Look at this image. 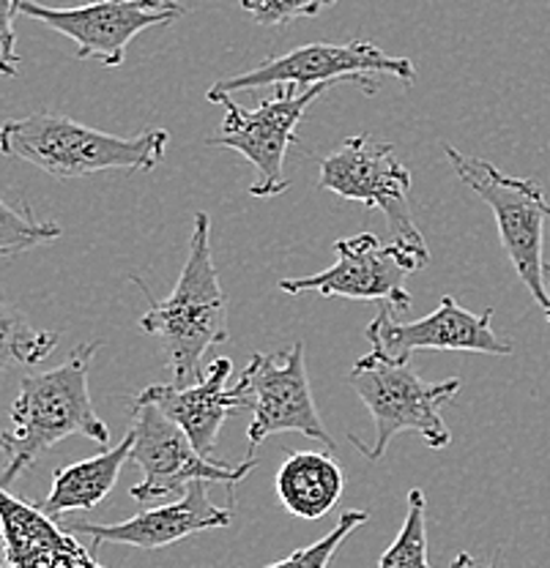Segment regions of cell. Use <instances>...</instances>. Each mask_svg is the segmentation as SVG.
Here are the masks:
<instances>
[{
	"label": "cell",
	"mask_w": 550,
	"mask_h": 568,
	"mask_svg": "<svg viewBox=\"0 0 550 568\" xmlns=\"http://www.w3.org/2000/svg\"><path fill=\"white\" fill-rule=\"evenodd\" d=\"M151 310L140 317V331L157 336L164 364L173 372V386H194L203 381V355L228 342V298L211 254V216L194 213L192 241L176 290L157 301L148 284L132 276Z\"/></svg>",
	"instance_id": "obj_1"
},
{
	"label": "cell",
	"mask_w": 550,
	"mask_h": 568,
	"mask_svg": "<svg viewBox=\"0 0 550 568\" xmlns=\"http://www.w3.org/2000/svg\"><path fill=\"white\" fill-rule=\"evenodd\" d=\"M99 347L102 342H86L56 369L22 375L20 394L11 407L14 432L9 435V462L0 473V487L9 489L28 467L37 465L41 454L72 435L108 446L110 429L93 410L88 390V372Z\"/></svg>",
	"instance_id": "obj_2"
},
{
	"label": "cell",
	"mask_w": 550,
	"mask_h": 568,
	"mask_svg": "<svg viewBox=\"0 0 550 568\" xmlns=\"http://www.w3.org/2000/svg\"><path fill=\"white\" fill-rule=\"evenodd\" d=\"M168 142L164 129L118 138L56 112H31L0 126V153L63 181L97 173H151L164 159Z\"/></svg>",
	"instance_id": "obj_3"
},
{
	"label": "cell",
	"mask_w": 550,
	"mask_h": 568,
	"mask_svg": "<svg viewBox=\"0 0 550 568\" xmlns=\"http://www.w3.org/2000/svg\"><path fill=\"white\" fill-rule=\"evenodd\" d=\"M348 386L357 390L376 424L372 446H364L353 432H348L351 446H357L370 462L383 459L389 443L400 432H417L430 448H447L452 443V432L443 422L441 407L454 399L460 390V377L428 383L408 364L367 353L348 372Z\"/></svg>",
	"instance_id": "obj_4"
},
{
	"label": "cell",
	"mask_w": 550,
	"mask_h": 568,
	"mask_svg": "<svg viewBox=\"0 0 550 568\" xmlns=\"http://www.w3.org/2000/svg\"><path fill=\"white\" fill-rule=\"evenodd\" d=\"M449 164L460 181L493 211L499 224V239L510 257L514 274L526 284L531 298L550 323V295L546 284V224L550 219V203L542 186L531 178L507 175L488 159L460 153L458 148H443Z\"/></svg>",
	"instance_id": "obj_5"
},
{
	"label": "cell",
	"mask_w": 550,
	"mask_h": 568,
	"mask_svg": "<svg viewBox=\"0 0 550 568\" xmlns=\"http://www.w3.org/2000/svg\"><path fill=\"white\" fill-rule=\"evenodd\" d=\"M307 156L318 164V186L342 200H353L387 216L389 233L398 246L411 252L422 265L430 263L428 244L413 224L411 213V170L389 142H376L370 134L342 140L329 156H316L307 145Z\"/></svg>",
	"instance_id": "obj_6"
},
{
	"label": "cell",
	"mask_w": 550,
	"mask_h": 568,
	"mask_svg": "<svg viewBox=\"0 0 550 568\" xmlns=\"http://www.w3.org/2000/svg\"><path fill=\"white\" fill-rule=\"evenodd\" d=\"M389 74L403 85L417 82V69L408 58H398L383 52L372 41H346V44H331V41H316V44L296 47L282 55L266 58L258 67L241 71V74L224 77L214 82L206 99L230 97L236 91H258V88H296V91H310L316 85H334V82H351L359 85L367 97L376 93V80L370 74Z\"/></svg>",
	"instance_id": "obj_7"
},
{
	"label": "cell",
	"mask_w": 550,
	"mask_h": 568,
	"mask_svg": "<svg viewBox=\"0 0 550 568\" xmlns=\"http://www.w3.org/2000/svg\"><path fill=\"white\" fill-rule=\"evenodd\" d=\"M329 88L334 85H316L310 91L280 88L277 97L263 99L256 110L236 104L230 97L211 99V104L222 106L224 118L217 132L206 140V145L241 153L256 168L258 181L250 189L252 197H280L291 189L286 175V156L291 142H299L296 129L310 104L321 99Z\"/></svg>",
	"instance_id": "obj_8"
},
{
	"label": "cell",
	"mask_w": 550,
	"mask_h": 568,
	"mask_svg": "<svg viewBox=\"0 0 550 568\" xmlns=\"http://www.w3.org/2000/svg\"><path fill=\"white\" fill-rule=\"evenodd\" d=\"M129 435H132L129 459L143 470V481L129 489V495L138 503H157L170 495L187 493L189 484L194 481L224 484L233 493V487H239L258 465L256 457L236 467L222 465L220 459L200 457L181 426L170 422L151 402H132Z\"/></svg>",
	"instance_id": "obj_9"
},
{
	"label": "cell",
	"mask_w": 550,
	"mask_h": 568,
	"mask_svg": "<svg viewBox=\"0 0 550 568\" xmlns=\"http://www.w3.org/2000/svg\"><path fill=\"white\" fill-rule=\"evenodd\" d=\"M17 14L44 22L77 44L80 61H99L116 69L127 61L129 41L157 26H173L183 14L176 0H93L74 9H50L37 0L17 3Z\"/></svg>",
	"instance_id": "obj_10"
},
{
	"label": "cell",
	"mask_w": 550,
	"mask_h": 568,
	"mask_svg": "<svg viewBox=\"0 0 550 568\" xmlns=\"http://www.w3.org/2000/svg\"><path fill=\"white\" fill-rule=\"evenodd\" d=\"M334 257L337 263L321 274L280 280V290L288 295L312 290L327 298L376 301V304H387L392 312L411 310L413 298L406 290V276L424 265L403 246L394 241L381 244L378 235L359 233L334 241Z\"/></svg>",
	"instance_id": "obj_11"
},
{
	"label": "cell",
	"mask_w": 550,
	"mask_h": 568,
	"mask_svg": "<svg viewBox=\"0 0 550 568\" xmlns=\"http://www.w3.org/2000/svg\"><path fill=\"white\" fill-rule=\"evenodd\" d=\"M244 377L250 381L252 394L247 459H252L260 443L280 432H299V435L327 446V452H337V440L323 426L316 399H312L304 342H296L293 347H286L280 353H256L247 364Z\"/></svg>",
	"instance_id": "obj_12"
},
{
	"label": "cell",
	"mask_w": 550,
	"mask_h": 568,
	"mask_svg": "<svg viewBox=\"0 0 550 568\" xmlns=\"http://www.w3.org/2000/svg\"><path fill=\"white\" fill-rule=\"evenodd\" d=\"M493 310L474 315L460 306L452 295H443L433 315L411 323H400L389 306H383L367 323L364 339L372 345V353L387 361L408 364L417 351H460L484 355H512V345L501 339L493 328Z\"/></svg>",
	"instance_id": "obj_13"
},
{
	"label": "cell",
	"mask_w": 550,
	"mask_h": 568,
	"mask_svg": "<svg viewBox=\"0 0 550 568\" xmlns=\"http://www.w3.org/2000/svg\"><path fill=\"white\" fill-rule=\"evenodd\" d=\"M230 375H233V361L214 358L206 369L203 381L194 383V386L162 383V386H148L134 399L157 405L170 422L181 426L200 457L214 459L222 424L236 410H252L250 381L241 375V381L233 388H228Z\"/></svg>",
	"instance_id": "obj_14"
},
{
	"label": "cell",
	"mask_w": 550,
	"mask_h": 568,
	"mask_svg": "<svg viewBox=\"0 0 550 568\" xmlns=\"http://www.w3.org/2000/svg\"><path fill=\"white\" fill-rule=\"evenodd\" d=\"M209 484L194 481L176 503L146 508L138 517L123 519L118 525H93V523H74L72 532L91 536L97 544H123V547L138 549H162L170 544L183 541L194 532L228 528L233 514L217 508L209 500Z\"/></svg>",
	"instance_id": "obj_15"
},
{
	"label": "cell",
	"mask_w": 550,
	"mask_h": 568,
	"mask_svg": "<svg viewBox=\"0 0 550 568\" xmlns=\"http://www.w3.org/2000/svg\"><path fill=\"white\" fill-rule=\"evenodd\" d=\"M0 547L11 568H104L37 503L0 487Z\"/></svg>",
	"instance_id": "obj_16"
},
{
	"label": "cell",
	"mask_w": 550,
	"mask_h": 568,
	"mask_svg": "<svg viewBox=\"0 0 550 568\" xmlns=\"http://www.w3.org/2000/svg\"><path fill=\"white\" fill-rule=\"evenodd\" d=\"M346 489L342 467L331 454L288 452L277 470V495L288 514L299 519H323Z\"/></svg>",
	"instance_id": "obj_17"
},
{
	"label": "cell",
	"mask_w": 550,
	"mask_h": 568,
	"mask_svg": "<svg viewBox=\"0 0 550 568\" xmlns=\"http://www.w3.org/2000/svg\"><path fill=\"white\" fill-rule=\"evenodd\" d=\"M129 457H132V435L127 432V437L108 452L61 467L52 476L50 495L37 506L52 519L72 511H91L112 493L118 476H121V467L127 465Z\"/></svg>",
	"instance_id": "obj_18"
},
{
	"label": "cell",
	"mask_w": 550,
	"mask_h": 568,
	"mask_svg": "<svg viewBox=\"0 0 550 568\" xmlns=\"http://www.w3.org/2000/svg\"><path fill=\"white\" fill-rule=\"evenodd\" d=\"M61 334L31 325L11 301L0 295V377L11 366H33L58 347Z\"/></svg>",
	"instance_id": "obj_19"
},
{
	"label": "cell",
	"mask_w": 550,
	"mask_h": 568,
	"mask_svg": "<svg viewBox=\"0 0 550 568\" xmlns=\"http://www.w3.org/2000/svg\"><path fill=\"white\" fill-rule=\"evenodd\" d=\"M428 497L422 489L413 487L408 493V511L392 547L381 555L378 568H433L428 558Z\"/></svg>",
	"instance_id": "obj_20"
},
{
	"label": "cell",
	"mask_w": 550,
	"mask_h": 568,
	"mask_svg": "<svg viewBox=\"0 0 550 568\" xmlns=\"http://www.w3.org/2000/svg\"><path fill=\"white\" fill-rule=\"evenodd\" d=\"M61 235L63 230L56 222L39 219L28 205L14 209L0 197V260L31 252V248L50 244Z\"/></svg>",
	"instance_id": "obj_21"
},
{
	"label": "cell",
	"mask_w": 550,
	"mask_h": 568,
	"mask_svg": "<svg viewBox=\"0 0 550 568\" xmlns=\"http://www.w3.org/2000/svg\"><path fill=\"white\" fill-rule=\"evenodd\" d=\"M367 519H370V514L351 508V511L342 514L337 528L329 530L323 538H318L316 544L296 549V552L288 555L286 560H277V564H269L263 568H329L331 558H334L337 549H340V544L346 541L353 530L362 528Z\"/></svg>",
	"instance_id": "obj_22"
},
{
	"label": "cell",
	"mask_w": 550,
	"mask_h": 568,
	"mask_svg": "<svg viewBox=\"0 0 550 568\" xmlns=\"http://www.w3.org/2000/svg\"><path fill=\"white\" fill-rule=\"evenodd\" d=\"M337 0H241V9L258 26H286L293 20H312Z\"/></svg>",
	"instance_id": "obj_23"
},
{
	"label": "cell",
	"mask_w": 550,
	"mask_h": 568,
	"mask_svg": "<svg viewBox=\"0 0 550 568\" xmlns=\"http://www.w3.org/2000/svg\"><path fill=\"white\" fill-rule=\"evenodd\" d=\"M14 14H17V0H0V74L3 77H17V71H20Z\"/></svg>",
	"instance_id": "obj_24"
},
{
	"label": "cell",
	"mask_w": 550,
	"mask_h": 568,
	"mask_svg": "<svg viewBox=\"0 0 550 568\" xmlns=\"http://www.w3.org/2000/svg\"><path fill=\"white\" fill-rule=\"evenodd\" d=\"M449 568H499V558H496L493 564H479V560L474 558V555L460 552L458 558H454L452 564H449Z\"/></svg>",
	"instance_id": "obj_25"
},
{
	"label": "cell",
	"mask_w": 550,
	"mask_h": 568,
	"mask_svg": "<svg viewBox=\"0 0 550 568\" xmlns=\"http://www.w3.org/2000/svg\"><path fill=\"white\" fill-rule=\"evenodd\" d=\"M0 452H9V432L0 429Z\"/></svg>",
	"instance_id": "obj_26"
},
{
	"label": "cell",
	"mask_w": 550,
	"mask_h": 568,
	"mask_svg": "<svg viewBox=\"0 0 550 568\" xmlns=\"http://www.w3.org/2000/svg\"><path fill=\"white\" fill-rule=\"evenodd\" d=\"M546 284H548V295H550V265L546 263Z\"/></svg>",
	"instance_id": "obj_27"
},
{
	"label": "cell",
	"mask_w": 550,
	"mask_h": 568,
	"mask_svg": "<svg viewBox=\"0 0 550 568\" xmlns=\"http://www.w3.org/2000/svg\"><path fill=\"white\" fill-rule=\"evenodd\" d=\"M0 568H11V566L9 564H0Z\"/></svg>",
	"instance_id": "obj_28"
},
{
	"label": "cell",
	"mask_w": 550,
	"mask_h": 568,
	"mask_svg": "<svg viewBox=\"0 0 550 568\" xmlns=\"http://www.w3.org/2000/svg\"><path fill=\"white\" fill-rule=\"evenodd\" d=\"M17 3H22V0H17Z\"/></svg>",
	"instance_id": "obj_29"
}]
</instances>
